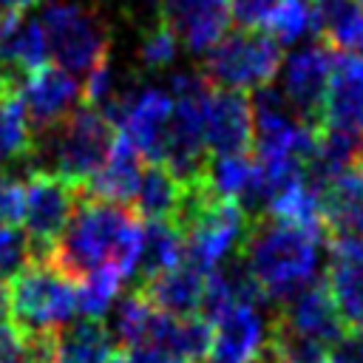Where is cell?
<instances>
[{
  "mask_svg": "<svg viewBox=\"0 0 363 363\" xmlns=\"http://www.w3.org/2000/svg\"><path fill=\"white\" fill-rule=\"evenodd\" d=\"M17 20H20V17H11V14H3V11H0V43H3V37L11 31V26H14Z\"/></svg>",
  "mask_w": 363,
  "mask_h": 363,
  "instance_id": "d6a6232c",
  "label": "cell"
},
{
  "mask_svg": "<svg viewBox=\"0 0 363 363\" xmlns=\"http://www.w3.org/2000/svg\"><path fill=\"white\" fill-rule=\"evenodd\" d=\"M28 264H31L28 233L20 230V224H0V278L9 281Z\"/></svg>",
  "mask_w": 363,
  "mask_h": 363,
  "instance_id": "4316f807",
  "label": "cell"
},
{
  "mask_svg": "<svg viewBox=\"0 0 363 363\" xmlns=\"http://www.w3.org/2000/svg\"><path fill=\"white\" fill-rule=\"evenodd\" d=\"M335 363H363V326L346 329V335L332 349Z\"/></svg>",
  "mask_w": 363,
  "mask_h": 363,
  "instance_id": "4dcf8cb0",
  "label": "cell"
},
{
  "mask_svg": "<svg viewBox=\"0 0 363 363\" xmlns=\"http://www.w3.org/2000/svg\"><path fill=\"white\" fill-rule=\"evenodd\" d=\"M48 60L68 74H88L111 57V31L105 20L79 3H51L40 17Z\"/></svg>",
  "mask_w": 363,
  "mask_h": 363,
  "instance_id": "5b68a950",
  "label": "cell"
},
{
  "mask_svg": "<svg viewBox=\"0 0 363 363\" xmlns=\"http://www.w3.org/2000/svg\"><path fill=\"white\" fill-rule=\"evenodd\" d=\"M182 190L184 184L176 179V173L164 162H145L130 207L139 216V221H153V218L170 221L179 210Z\"/></svg>",
  "mask_w": 363,
  "mask_h": 363,
  "instance_id": "ffe728a7",
  "label": "cell"
},
{
  "mask_svg": "<svg viewBox=\"0 0 363 363\" xmlns=\"http://www.w3.org/2000/svg\"><path fill=\"white\" fill-rule=\"evenodd\" d=\"M26 233H28V252L34 264H48L54 252V241L60 238L62 227L68 224L77 201V187L60 179L51 170L34 167L26 173Z\"/></svg>",
  "mask_w": 363,
  "mask_h": 363,
  "instance_id": "52a82bcc",
  "label": "cell"
},
{
  "mask_svg": "<svg viewBox=\"0 0 363 363\" xmlns=\"http://www.w3.org/2000/svg\"><path fill=\"white\" fill-rule=\"evenodd\" d=\"M116 128L99 113V108L79 102L62 122L34 133L31 170L43 167L57 173L74 187H82L105 162L113 145Z\"/></svg>",
  "mask_w": 363,
  "mask_h": 363,
  "instance_id": "3957f363",
  "label": "cell"
},
{
  "mask_svg": "<svg viewBox=\"0 0 363 363\" xmlns=\"http://www.w3.org/2000/svg\"><path fill=\"white\" fill-rule=\"evenodd\" d=\"M332 363H335V360H332Z\"/></svg>",
  "mask_w": 363,
  "mask_h": 363,
  "instance_id": "8d00e7d4",
  "label": "cell"
},
{
  "mask_svg": "<svg viewBox=\"0 0 363 363\" xmlns=\"http://www.w3.org/2000/svg\"><path fill=\"white\" fill-rule=\"evenodd\" d=\"M278 315L286 323H292L295 329L326 340L332 349L346 335V323H343L323 278H312L309 284H303L292 298H286L281 303Z\"/></svg>",
  "mask_w": 363,
  "mask_h": 363,
  "instance_id": "9a60e30c",
  "label": "cell"
},
{
  "mask_svg": "<svg viewBox=\"0 0 363 363\" xmlns=\"http://www.w3.org/2000/svg\"><path fill=\"white\" fill-rule=\"evenodd\" d=\"M139 238L142 224L133 207L96 199L77 187L74 213L54 241L48 264L77 284L96 267H111L122 278H130L139 255Z\"/></svg>",
  "mask_w": 363,
  "mask_h": 363,
  "instance_id": "6da1fadb",
  "label": "cell"
},
{
  "mask_svg": "<svg viewBox=\"0 0 363 363\" xmlns=\"http://www.w3.org/2000/svg\"><path fill=\"white\" fill-rule=\"evenodd\" d=\"M357 3H360V6H363V0H357Z\"/></svg>",
  "mask_w": 363,
  "mask_h": 363,
  "instance_id": "d590c367",
  "label": "cell"
},
{
  "mask_svg": "<svg viewBox=\"0 0 363 363\" xmlns=\"http://www.w3.org/2000/svg\"><path fill=\"white\" fill-rule=\"evenodd\" d=\"M354 167L363 170V136H360V142H357V159H354Z\"/></svg>",
  "mask_w": 363,
  "mask_h": 363,
  "instance_id": "e575fe53",
  "label": "cell"
},
{
  "mask_svg": "<svg viewBox=\"0 0 363 363\" xmlns=\"http://www.w3.org/2000/svg\"><path fill=\"white\" fill-rule=\"evenodd\" d=\"M278 0H230V17L238 26H264Z\"/></svg>",
  "mask_w": 363,
  "mask_h": 363,
  "instance_id": "f1b7e54d",
  "label": "cell"
},
{
  "mask_svg": "<svg viewBox=\"0 0 363 363\" xmlns=\"http://www.w3.org/2000/svg\"><path fill=\"white\" fill-rule=\"evenodd\" d=\"M111 312V337L119 349H130V346H142L147 343V332H150V320L156 315V306L133 286L130 292H125Z\"/></svg>",
  "mask_w": 363,
  "mask_h": 363,
  "instance_id": "603a6c76",
  "label": "cell"
},
{
  "mask_svg": "<svg viewBox=\"0 0 363 363\" xmlns=\"http://www.w3.org/2000/svg\"><path fill=\"white\" fill-rule=\"evenodd\" d=\"M284 51L275 37H269L261 26H238L227 28L204 54L199 74L213 88H258L272 82L281 71Z\"/></svg>",
  "mask_w": 363,
  "mask_h": 363,
  "instance_id": "277c9868",
  "label": "cell"
},
{
  "mask_svg": "<svg viewBox=\"0 0 363 363\" xmlns=\"http://www.w3.org/2000/svg\"><path fill=\"white\" fill-rule=\"evenodd\" d=\"M182 250H184V238L170 221H164V218L145 221L142 238H139V255H136V267H133L136 284L170 269L176 261H182Z\"/></svg>",
  "mask_w": 363,
  "mask_h": 363,
  "instance_id": "44dd1931",
  "label": "cell"
},
{
  "mask_svg": "<svg viewBox=\"0 0 363 363\" xmlns=\"http://www.w3.org/2000/svg\"><path fill=\"white\" fill-rule=\"evenodd\" d=\"M9 318V301H6V281L0 278V320Z\"/></svg>",
  "mask_w": 363,
  "mask_h": 363,
  "instance_id": "836d02e7",
  "label": "cell"
},
{
  "mask_svg": "<svg viewBox=\"0 0 363 363\" xmlns=\"http://www.w3.org/2000/svg\"><path fill=\"white\" fill-rule=\"evenodd\" d=\"M162 14L193 54H204L233 23L230 0H162Z\"/></svg>",
  "mask_w": 363,
  "mask_h": 363,
  "instance_id": "4fadbf2b",
  "label": "cell"
},
{
  "mask_svg": "<svg viewBox=\"0 0 363 363\" xmlns=\"http://www.w3.org/2000/svg\"><path fill=\"white\" fill-rule=\"evenodd\" d=\"M179 54V37L170 28V23L164 20V14H159L156 20L139 26V65L145 71H162L167 68Z\"/></svg>",
  "mask_w": 363,
  "mask_h": 363,
  "instance_id": "d4e9b609",
  "label": "cell"
},
{
  "mask_svg": "<svg viewBox=\"0 0 363 363\" xmlns=\"http://www.w3.org/2000/svg\"><path fill=\"white\" fill-rule=\"evenodd\" d=\"M9 320L20 329H57L77 315V281L51 264H28L6 281Z\"/></svg>",
  "mask_w": 363,
  "mask_h": 363,
  "instance_id": "8992f818",
  "label": "cell"
},
{
  "mask_svg": "<svg viewBox=\"0 0 363 363\" xmlns=\"http://www.w3.org/2000/svg\"><path fill=\"white\" fill-rule=\"evenodd\" d=\"M320 244L318 233L264 213L250 218L238 252L269 301L284 303L315 278Z\"/></svg>",
  "mask_w": 363,
  "mask_h": 363,
  "instance_id": "7a4b0ae2",
  "label": "cell"
},
{
  "mask_svg": "<svg viewBox=\"0 0 363 363\" xmlns=\"http://www.w3.org/2000/svg\"><path fill=\"white\" fill-rule=\"evenodd\" d=\"M329 244V267H326V286L329 295L346 323L363 326V238L357 235H335L326 238Z\"/></svg>",
  "mask_w": 363,
  "mask_h": 363,
  "instance_id": "8fae6325",
  "label": "cell"
},
{
  "mask_svg": "<svg viewBox=\"0 0 363 363\" xmlns=\"http://www.w3.org/2000/svg\"><path fill=\"white\" fill-rule=\"evenodd\" d=\"M204 286H207V272L196 269L193 264H187L184 258L176 261L170 269L136 284V289L159 309L167 315H199L201 298H204Z\"/></svg>",
  "mask_w": 363,
  "mask_h": 363,
  "instance_id": "2e32d148",
  "label": "cell"
},
{
  "mask_svg": "<svg viewBox=\"0 0 363 363\" xmlns=\"http://www.w3.org/2000/svg\"><path fill=\"white\" fill-rule=\"evenodd\" d=\"M34 6H40V0H0V11L11 14V17H20Z\"/></svg>",
  "mask_w": 363,
  "mask_h": 363,
  "instance_id": "1f68e13d",
  "label": "cell"
},
{
  "mask_svg": "<svg viewBox=\"0 0 363 363\" xmlns=\"http://www.w3.org/2000/svg\"><path fill=\"white\" fill-rule=\"evenodd\" d=\"M318 40L335 51L363 54V6L357 0H318Z\"/></svg>",
  "mask_w": 363,
  "mask_h": 363,
  "instance_id": "7402d4cb",
  "label": "cell"
},
{
  "mask_svg": "<svg viewBox=\"0 0 363 363\" xmlns=\"http://www.w3.org/2000/svg\"><path fill=\"white\" fill-rule=\"evenodd\" d=\"M26 210V187L20 170H0V224H20Z\"/></svg>",
  "mask_w": 363,
  "mask_h": 363,
  "instance_id": "83f0119b",
  "label": "cell"
},
{
  "mask_svg": "<svg viewBox=\"0 0 363 363\" xmlns=\"http://www.w3.org/2000/svg\"><path fill=\"white\" fill-rule=\"evenodd\" d=\"M204 145L207 153H247L252 150V105L244 91L213 88L204 105Z\"/></svg>",
  "mask_w": 363,
  "mask_h": 363,
  "instance_id": "30bf717a",
  "label": "cell"
},
{
  "mask_svg": "<svg viewBox=\"0 0 363 363\" xmlns=\"http://www.w3.org/2000/svg\"><path fill=\"white\" fill-rule=\"evenodd\" d=\"M252 164H255L252 150H247V153H216V156L210 153V159H207V182L218 196L235 199L244 190L247 179H250Z\"/></svg>",
  "mask_w": 363,
  "mask_h": 363,
  "instance_id": "484cf974",
  "label": "cell"
},
{
  "mask_svg": "<svg viewBox=\"0 0 363 363\" xmlns=\"http://www.w3.org/2000/svg\"><path fill=\"white\" fill-rule=\"evenodd\" d=\"M113 363H187L159 346H150V343H142V346H130V349H119L116 360Z\"/></svg>",
  "mask_w": 363,
  "mask_h": 363,
  "instance_id": "f546056e",
  "label": "cell"
},
{
  "mask_svg": "<svg viewBox=\"0 0 363 363\" xmlns=\"http://www.w3.org/2000/svg\"><path fill=\"white\" fill-rule=\"evenodd\" d=\"M57 363H113L119 346L113 343L105 320L99 318H71L54 332Z\"/></svg>",
  "mask_w": 363,
  "mask_h": 363,
  "instance_id": "d6986e66",
  "label": "cell"
},
{
  "mask_svg": "<svg viewBox=\"0 0 363 363\" xmlns=\"http://www.w3.org/2000/svg\"><path fill=\"white\" fill-rule=\"evenodd\" d=\"M122 275L111 267H96L91 269L79 284H77V315L82 318H105L108 309L113 306L119 286H122Z\"/></svg>",
  "mask_w": 363,
  "mask_h": 363,
  "instance_id": "cb8c5ba5",
  "label": "cell"
},
{
  "mask_svg": "<svg viewBox=\"0 0 363 363\" xmlns=\"http://www.w3.org/2000/svg\"><path fill=\"white\" fill-rule=\"evenodd\" d=\"M142 167H145V159L136 150V145L125 133L116 130L113 145H111L105 162L99 164V170L79 190H85V193H91L96 199H108V201H116V204H128L130 207V199L136 193Z\"/></svg>",
  "mask_w": 363,
  "mask_h": 363,
  "instance_id": "ac0fdd59",
  "label": "cell"
},
{
  "mask_svg": "<svg viewBox=\"0 0 363 363\" xmlns=\"http://www.w3.org/2000/svg\"><path fill=\"white\" fill-rule=\"evenodd\" d=\"M264 318L250 303H233L213 320L207 363H255L264 343Z\"/></svg>",
  "mask_w": 363,
  "mask_h": 363,
  "instance_id": "5bb4252c",
  "label": "cell"
},
{
  "mask_svg": "<svg viewBox=\"0 0 363 363\" xmlns=\"http://www.w3.org/2000/svg\"><path fill=\"white\" fill-rule=\"evenodd\" d=\"M323 241L335 235L363 238V170L346 167L320 190Z\"/></svg>",
  "mask_w": 363,
  "mask_h": 363,
  "instance_id": "e0dca14e",
  "label": "cell"
},
{
  "mask_svg": "<svg viewBox=\"0 0 363 363\" xmlns=\"http://www.w3.org/2000/svg\"><path fill=\"white\" fill-rule=\"evenodd\" d=\"M323 125L363 133V54L335 51L323 96Z\"/></svg>",
  "mask_w": 363,
  "mask_h": 363,
  "instance_id": "7c38bea8",
  "label": "cell"
},
{
  "mask_svg": "<svg viewBox=\"0 0 363 363\" xmlns=\"http://www.w3.org/2000/svg\"><path fill=\"white\" fill-rule=\"evenodd\" d=\"M17 96L26 108L31 133H40L62 122L79 105V82L65 68L45 62L23 77Z\"/></svg>",
  "mask_w": 363,
  "mask_h": 363,
  "instance_id": "9c48e42d",
  "label": "cell"
},
{
  "mask_svg": "<svg viewBox=\"0 0 363 363\" xmlns=\"http://www.w3.org/2000/svg\"><path fill=\"white\" fill-rule=\"evenodd\" d=\"M332 57H335V48L318 40L312 45L292 51L284 62L281 91L292 105L295 116L309 128H323V96H326Z\"/></svg>",
  "mask_w": 363,
  "mask_h": 363,
  "instance_id": "ba28073f",
  "label": "cell"
}]
</instances>
